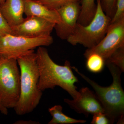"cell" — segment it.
I'll use <instances>...</instances> for the list:
<instances>
[{"instance_id": "obj_1", "label": "cell", "mask_w": 124, "mask_h": 124, "mask_svg": "<svg viewBox=\"0 0 124 124\" xmlns=\"http://www.w3.org/2000/svg\"><path fill=\"white\" fill-rule=\"evenodd\" d=\"M36 53L39 74L38 86L40 90L43 92L59 86L69 93L73 99L79 97L80 93L75 85L78 80L73 73L70 62L67 60L63 66L56 64L43 46L38 47Z\"/></svg>"}, {"instance_id": "obj_2", "label": "cell", "mask_w": 124, "mask_h": 124, "mask_svg": "<svg viewBox=\"0 0 124 124\" xmlns=\"http://www.w3.org/2000/svg\"><path fill=\"white\" fill-rule=\"evenodd\" d=\"M20 68V94L14 108L18 115L32 112L39 103L42 91L38 88L39 74L33 50L19 55L17 58Z\"/></svg>"}, {"instance_id": "obj_3", "label": "cell", "mask_w": 124, "mask_h": 124, "mask_svg": "<svg viewBox=\"0 0 124 124\" xmlns=\"http://www.w3.org/2000/svg\"><path fill=\"white\" fill-rule=\"evenodd\" d=\"M113 78L112 84L108 86H100L84 74L77 68L72 67L78 74L90 85L101 102L104 113L108 117L110 124H113L124 116V92L121 86V75L122 71L117 66L105 62Z\"/></svg>"}, {"instance_id": "obj_4", "label": "cell", "mask_w": 124, "mask_h": 124, "mask_svg": "<svg viewBox=\"0 0 124 124\" xmlns=\"http://www.w3.org/2000/svg\"><path fill=\"white\" fill-rule=\"evenodd\" d=\"M97 9L94 17L86 25L78 23L75 31L67 39L72 46L82 45L87 49L97 45L106 35L111 19L105 14L100 4L96 0Z\"/></svg>"}, {"instance_id": "obj_5", "label": "cell", "mask_w": 124, "mask_h": 124, "mask_svg": "<svg viewBox=\"0 0 124 124\" xmlns=\"http://www.w3.org/2000/svg\"><path fill=\"white\" fill-rule=\"evenodd\" d=\"M17 59L0 55V102L14 108L20 94V71Z\"/></svg>"}, {"instance_id": "obj_6", "label": "cell", "mask_w": 124, "mask_h": 124, "mask_svg": "<svg viewBox=\"0 0 124 124\" xmlns=\"http://www.w3.org/2000/svg\"><path fill=\"white\" fill-rule=\"evenodd\" d=\"M53 42L51 35L30 38L7 34L0 37V55L17 59L25 52L39 46H49Z\"/></svg>"}, {"instance_id": "obj_7", "label": "cell", "mask_w": 124, "mask_h": 124, "mask_svg": "<svg viewBox=\"0 0 124 124\" xmlns=\"http://www.w3.org/2000/svg\"><path fill=\"white\" fill-rule=\"evenodd\" d=\"M124 46V18L110 24L104 38L94 47L87 49L84 55L86 58L91 54H98L106 61L117 49Z\"/></svg>"}, {"instance_id": "obj_8", "label": "cell", "mask_w": 124, "mask_h": 124, "mask_svg": "<svg viewBox=\"0 0 124 124\" xmlns=\"http://www.w3.org/2000/svg\"><path fill=\"white\" fill-rule=\"evenodd\" d=\"M55 24L35 16L27 17L21 23L11 27L13 35L30 38L51 35Z\"/></svg>"}, {"instance_id": "obj_9", "label": "cell", "mask_w": 124, "mask_h": 124, "mask_svg": "<svg viewBox=\"0 0 124 124\" xmlns=\"http://www.w3.org/2000/svg\"><path fill=\"white\" fill-rule=\"evenodd\" d=\"M80 2H71L57 10L61 21L55 24L54 29L61 39L67 40L75 31L80 11Z\"/></svg>"}, {"instance_id": "obj_10", "label": "cell", "mask_w": 124, "mask_h": 124, "mask_svg": "<svg viewBox=\"0 0 124 124\" xmlns=\"http://www.w3.org/2000/svg\"><path fill=\"white\" fill-rule=\"evenodd\" d=\"M80 97L77 99H64V101L72 109L88 117L99 112L104 113V110L95 93L87 87H84L79 91Z\"/></svg>"}, {"instance_id": "obj_11", "label": "cell", "mask_w": 124, "mask_h": 124, "mask_svg": "<svg viewBox=\"0 0 124 124\" xmlns=\"http://www.w3.org/2000/svg\"><path fill=\"white\" fill-rule=\"evenodd\" d=\"M0 9L11 27L18 25L24 20L23 0H5L0 5Z\"/></svg>"}, {"instance_id": "obj_12", "label": "cell", "mask_w": 124, "mask_h": 124, "mask_svg": "<svg viewBox=\"0 0 124 124\" xmlns=\"http://www.w3.org/2000/svg\"><path fill=\"white\" fill-rule=\"evenodd\" d=\"M24 14L27 17L35 16L41 18L55 24L60 22L59 14L56 10L50 9L36 0H23Z\"/></svg>"}, {"instance_id": "obj_13", "label": "cell", "mask_w": 124, "mask_h": 124, "mask_svg": "<svg viewBox=\"0 0 124 124\" xmlns=\"http://www.w3.org/2000/svg\"><path fill=\"white\" fill-rule=\"evenodd\" d=\"M49 112L52 119L48 124H71L81 123L84 124L86 121L77 120L68 116L62 112V107L60 105H57L49 108Z\"/></svg>"}, {"instance_id": "obj_14", "label": "cell", "mask_w": 124, "mask_h": 124, "mask_svg": "<svg viewBox=\"0 0 124 124\" xmlns=\"http://www.w3.org/2000/svg\"><path fill=\"white\" fill-rule=\"evenodd\" d=\"M95 0H82L81 5L78 23L83 25L89 24L94 17L97 4Z\"/></svg>"}, {"instance_id": "obj_15", "label": "cell", "mask_w": 124, "mask_h": 124, "mask_svg": "<svg viewBox=\"0 0 124 124\" xmlns=\"http://www.w3.org/2000/svg\"><path fill=\"white\" fill-rule=\"evenodd\" d=\"M86 58V68L90 71L94 73H99L104 69L105 60L98 54H91Z\"/></svg>"}, {"instance_id": "obj_16", "label": "cell", "mask_w": 124, "mask_h": 124, "mask_svg": "<svg viewBox=\"0 0 124 124\" xmlns=\"http://www.w3.org/2000/svg\"><path fill=\"white\" fill-rule=\"evenodd\" d=\"M105 62L112 63L118 67L122 71H124V46L116 50L106 60Z\"/></svg>"}, {"instance_id": "obj_17", "label": "cell", "mask_w": 124, "mask_h": 124, "mask_svg": "<svg viewBox=\"0 0 124 124\" xmlns=\"http://www.w3.org/2000/svg\"><path fill=\"white\" fill-rule=\"evenodd\" d=\"M50 9L56 10L67 4L75 2H81L82 0H36Z\"/></svg>"}, {"instance_id": "obj_18", "label": "cell", "mask_w": 124, "mask_h": 124, "mask_svg": "<svg viewBox=\"0 0 124 124\" xmlns=\"http://www.w3.org/2000/svg\"><path fill=\"white\" fill-rule=\"evenodd\" d=\"M116 1L117 0H100L103 10L111 19L115 14Z\"/></svg>"}, {"instance_id": "obj_19", "label": "cell", "mask_w": 124, "mask_h": 124, "mask_svg": "<svg viewBox=\"0 0 124 124\" xmlns=\"http://www.w3.org/2000/svg\"><path fill=\"white\" fill-rule=\"evenodd\" d=\"M124 18V0H117L116 5L115 11L111 19V23H113Z\"/></svg>"}, {"instance_id": "obj_20", "label": "cell", "mask_w": 124, "mask_h": 124, "mask_svg": "<svg viewBox=\"0 0 124 124\" xmlns=\"http://www.w3.org/2000/svg\"><path fill=\"white\" fill-rule=\"evenodd\" d=\"M7 34L13 35L11 27L6 22L0 9V37Z\"/></svg>"}, {"instance_id": "obj_21", "label": "cell", "mask_w": 124, "mask_h": 124, "mask_svg": "<svg viewBox=\"0 0 124 124\" xmlns=\"http://www.w3.org/2000/svg\"><path fill=\"white\" fill-rule=\"evenodd\" d=\"M93 116V118L91 122V124H110L108 117L104 113L99 112L95 113Z\"/></svg>"}, {"instance_id": "obj_22", "label": "cell", "mask_w": 124, "mask_h": 124, "mask_svg": "<svg viewBox=\"0 0 124 124\" xmlns=\"http://www.w3.org/2000/svg\"><path fill=\"white\" fill-rule=\"evenodd\" d=\"M0 112L3 115H7L8 114V109L5 108L1 104L0 102Z\"/></svg>"}, {"instance_id": "obj_23", "label": "cell", "mask_w": 124, "mask_h": 124, "mask_svg": "<svg viewBox=\"0 0 124 124\" xmlns=\"http://www.w3.org/2000/svg\"><path fill=\"white\" fill-rule=\"evenodd\" d=\"M15 123V124H37V122L35 121H19Z\"/></svg>"}, {"instance_id": "obj_24", "label": "cell", "mask_w": 124, "mask_h": 124, "mask_svg": "<svg viewBox=\"0 0 124 124\" xmlns=\"http://www.w3.org/2000/svg\"><path fill=\"white\" fill-rule=\"evenodd\" d=\"M5 1V0H0V5L2 4Z\"/></svg>"}]
</instances>
